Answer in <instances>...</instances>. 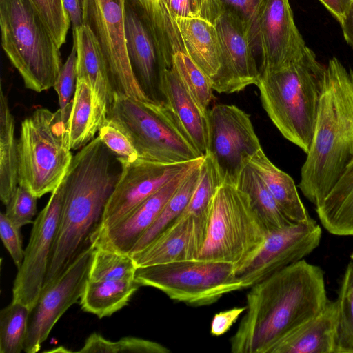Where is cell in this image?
Wrapping results in <instances>:
<instances>
[{
	"label": "cell",
	"instance_id": "obj_1",
	"mask_svg": "<svg viewBox=\"0 0 353 353\" xmlns=\"http://www.w3.org/2000/svg\"><path fill=\"white\" fill-rule=\"evenodd\" d=\"M324 272L301 259L254 284L246 310L230 339L232 353H270L285 336L326 305Z\"/></svg>",
	"mask_w": 353,
	"mask_h": 353
},
{
	"label": "cell",
	"instance_id": "obj_2",
	"mask_svg": "<svg viewBox=\"0 0 353 353\" xmlns=\"http://www.w3.org/2000/svg\"><path fill=\"white\" fill-rule=\"evenodd\" d=\"M117 177L108 148L97 136L73 157L63 179V198L43 289L54 282L92 246Z\"/></svg>",
	"mask_w": 353,
	"mask_h": 353
},
{
	"label": "cell",
	"instance_id": "obj_3",
	"mask_svg": "<svg viewBox=\"0 0 353 353\" xmlns=\"http://www.w3.org/2000/svg\"><path fill=\"white\" fill-rule=\"evenodd\" d=\"M353 160V70L336 57L325 66L312 140L299 188L314 206Z\"/></svg>",
	"mask_w": 353,
	"mask_h": 353
},
{
	"label": "cell",
	"instance_id": "obj_4",
	"mask_svg": "<svg viewBox=\"0 0 353 353\" xmlns=\"http://www.w3.org/2000/svg\"><path fill=\"white\" fill-rule=\"evenodd\" d=\"M325 70L308 48L294 63L261 73L256 85L270 120L286 139L306 154L314 132Z\"/></svg>",
	"mask_w": 353,
	"mask_h": 353
},
{
	"label": "cell",
	"instance_id": "obj_5",
	"mask_svg": "<svg viewBox=\"0 0 353 353\" xmlns=\"http://www.w3.org/2000/svg\"><path fill=\"white\" fill-rule=\"evenodd\" d=\"M2 48L25 87L41 92L54 86L60 48L31 0H0Z\"/></svg>",
	"mask_w": 353,
	"mask_h": 353
},
{
	"label": "cell",
	"instance_id": "obj_6",
	"mask_svg": "<svg viewBox=\"0 0 353 353\" xmlns=\"http://www.w3.org/2000/svg\"><path fill=\"white\" fill-rule=\"evenodd\" d=\"M268 233L247 194L234 185L221 183L211 202L197 259L230 263L236 272L256 254Z\"/></svg>",
	"mask_w": 353,
	"mask_h": 353
},
{
	"label": "cell",
	"instance_id": "obj_7",
	"mask_svg": "<svg viewBox=\"0 0 353 353\" xmlns=\"http://www.w3.org/2000/svg\"><path fill=\"white\" fill-rule=\"evenodd\" d=\"M18 157L19 185L38 199L61 183L73 157L68 121L59 109L39 108L22 121Z\"/></svg>",
	"mask_w": 353,
	"mask_h": 353
},
{
	"label": "cell",
	"instance_id": "obj_8",
	"mask_svg": "<svg viewBox=\"0 0 353 353\" xmlns=\"http://www.w3.org/2000/svg\"><path fill=\"white\" fill-rule=\"evenodd\" d=\"M108 117L130 137L141 159L171 164L203 156L185 137L164 103L139 101L114 92Z\"/></svg>",
	"mask_w": 353,
	"mask_h": 353
},
{
	"label": "cell",
	"instance_id": "obj_9",
	"mask_svg": "<svg viewBox=\"0 0 353 353\" xmlns=\"http://www.w3.org/2000/svg\"><path fill=\"white\" fill-rule=\"evenodd\" d=\"M134 280L173 301L196 307L213 304L225 294L243 290L234 265L197 259L137 268Z\"/></svg>",
	"mask_w": 353,
	"mask_h": 353
},
{
	"label": "cell",
	"instance_id": "obj_10",
	"mask_svg": "<svg viewBox=\"0 0 353 353\" xmlns=\"http://www.w3.org/2000/svg\"><path fill=\"white\" fill-rule=\"evenodd\" d=\"M208 146L221 183L236 185L244 166L262 149L250 117L234 105L208 110Z\"/></svg>",
	"mask_w": 353,
	"mask_h": 353
},
{
	"label": "cell",
	"instance_id": "obj_11",
	"mask_svg": "<svg viewBox=\"0 0 353 353\" xmlns=\"http://www.w3.org/2000/svg\"><path fill=\"white\" fill-rule=\"evenodd\" d=\"M126 0H83V24L95 35L115 92L152 101L140 86L128 57L125 29Z\"/></svg>",
	"mask_w": 353,
	"mask_h": 353
},
{
	"label": "cell",
	"instance_id": "obj_12",
	"mask_svg": "<svg viewBox=\"0 0 353 353\" xmlns=\"http://www.w3.org/2000/svg\"><path fill=\"white\" fill-rule=\"evenodd\" d=\"M63 198L62 181L33 222L23 260L14 281L12 301L23 304L30 311L37 303L43 290L59 227Z\"/></svg>",
	"mask_w": 353,
	"mask_h": 353
},
{
	"label": "cell",
	"instance_id": "obj_13",
	"mask_svg": "<svg viewBox=\"0 0 353 353\" xmlns=\"http://www.w3.org/2000/svg\"><path fill=\"white\" fill-rule=\"evenodd\" d=\"M117 160L121 172L105 204L100 225L94 234L120 222L194 161L165 164L148 161L139 157L134 160L117 157Z\"/></svg>",
	"mask_w": 353,
	"mask_h": 353
},
{
	"label": "cell",
	"instance_id": "obj_14",
	"mask_svg": "<svg viewBox=\"0 0 353 353\" xmlns=\"http://www.w3.org/2000/svg\"><path fill=\"white\" fill-rule=\"evenodd\" d=\"M321 228L312 218L268 231L256 254L235 272L243 289L251 288L282 268L299 261L320 244Z\"/></svg>",
	"mask_w": 353,
	"mask_h": 353
},
{
	"label": "cell",
	"instance_id": "obj_15",
	"mask_svg": "<svg viewBox=\"0 0 353 353\" xmlns=\"http://www.w3.org/2000/svg\"><path fill=\"white\" fill-rule=\"evenodd\" d=\"M95 248L85 251L52 283L42 290L30 312L24 352L36 353L61 316L81 299Z\"/></svg>",
	"mask_w": 353,
	"mask_h": 353
},
{
	"label": "cell",
	"instance_id": "obj_16",
	"mask_svg": "<svg viewBox=\"0 0 353 353\" xmlns=\"http://www.w3.org/2000/svg\"><path fill=\"white\" fill-rule=\"evenodd\" d=\"M260 74L277 70L300 59L308 47L294 20L288 0H263L257 19Z\"/></svg>",
	"mask_w": 353,
	"mask_h": 353
},
{
	"label": "cell",
	"instance_id": "obj_17",
	"mask_svg": "<svg viewBox=\"0 0 353 353\" xmlns=\"http://www.w3.org/2000/svg\"><path fill=\"white\" fill-rule=\"evenodd\" d=\"M221 48V67L212 78L213 89L230 94L257 85L260 71L244 25L233 13L224 10L215 22Z\"/></svg>",
	"mask_w": 353,
	"mask_h": 353
},
{
	"label": "cell",
	"instance_id": "obj_18",
	"mask_svg": "<svg viewBox=\"0 0 353 353\" xmlns=\"http://www.w3.org/2000/svg\"><path fill=\"white\" fill-rule=\"evenodd\" d=\"M125 29L128 57L146 96L164 103L163 79L168 69L151 23L137 0H126Z\"/></svg>",
	"mask_w": 353,
	"mask_h": 353
},
{
	"label": "cell",
	"instance_id": "obj_19",
	"mask_svg": "<svg viewBox=\"0 0 353 353\" xmlns=\"http://www.w3.org/2000/svg\"><path fill=\"white\" fill-rule=\"evenodd\" d=\"M204 157L194 160L120 222L93 234L91 239L92 246L130 255L137 241L153 224L171 196L192 169L203 161Z\"/></svg>",
	"mask_w": 353,
	"mask_h": 353
},
{
	"label": "cell",
	"instance_id": "obj_20",
	"mask_svg": "<svg viewBox=\"0 0 353 353\" xmlns=\"http://www.w3.org/2000/svg\"><path fill=\"white\" fill-rule=\"evenodd\" d=\"M208 221L181 214L143 249L130 256L137 268L196 259L206 238Z\"/></svg>",
	"mask_w": 353,
	"mask_h": 353
},
{
	"label": "cell",
	"instance_id": "obj_21",
	"mask_svg": "<svg viewBox=\"0 0 353 353\" xmlns=\"http://www.w3.org/2000/svg\"><path fill=\"white\" fill-rule=\"evenodd\" d=\"M162 90L164 104L185 137L204 156L208 146V112L199 106L172 67L165 72Z\"/></svg>",
	"mask_w": 353,
	"mask_h": 353
},
{
	"label": "cell",
	"instance_id": "obj_22",
	"mask_svg": "<svg viewBox=\"0 0 353 353\" xmlns=\"http://www.w3.org/2000/svg\"><path fill=\"white\" fill-rule=\"evenodd\" d=\"M73 44L77 50V79L90 84L99 110L108 117L115 92L99 42L85 24L73 30Z\"/></svg>",
	"mask_w": 353,
	"mask_h": 353
},
{
	"label": "cell",
	"instance_id": "obj_23",
	"mask_svg": "<svg viewBox=\"0 0 353 353\" xmlns=\"http://www.w3.org/2000/svg\"><path fill=\"white\" fill-rule=\"evenodd\" d=\"M336 301L328 300L316 315L281 339L270 353H334Z\"/></svg>",
	"mask_w": 353,
	"mask_h": 353
},
{
	"label": "cell",
	"instance_id": "obj_24",
	"mask_svg": "<svg viewBox=\"0 0 353 353\" xmlns=\"http://www.w3.org/2000/svg\"><path fill=\"white\" fill-rule=\"evenodd\" d=\"M174 25L181 52L189 56L211 79L215 77L221 67V48L214 24L203 19L178 17Z\"/></svg>",
	"mask_w": 353,
	"mask_h": 353
},
{
	"label": "cell",
	"instance_id": "obj_25",
	"mask_svg": "<svg viewBox=\"0 0 353 353\" xmlns=\"http://www.w3.org/2000/svg\"><path fill=\"white\" fill-rule=\"evenodd\" d=\"M315 207L323 227L336 236L353 235V160Z\"/></svg>",
	"mask_w": 353,
	"mask_h": 353
},
{
	"label": "cell",
	"instance_id": "obj_26",
	"mask_svg": "<svg viewBox=\"0 0 353 353\" xmlns=\"http://www.w3.org/2000/svg\"><path fill=\"white\" fill-rule=\"evenodd\" d=\"M256 171L283 214L292 222H307L312 218L302 203L292 178L267 157L263 149L248 162Z\"/></svg>",
	"mask_w": 353,
	"mask_h": 353
},
{
	"label": "cell",
	"instance_id": "obj_27",
	"mask_svg": "<svg viewBox=\"0 0 353 353\" xmlns=\"http://www.w3.org/2000/svg\"><path fill=\"white\" fill-rule=\"evenodd\" d=\"M106 119L90 84L84 79H77L68 120L71 150L81 149L94 139Z\"/></svg>",
	"mask_w": 353,
	"mask_h": 353
},
{
	"label": "cell",
	"instance_id": "obj_28",
	"mask_svg": "<svg viewBox=\"0 0 353 353\" xmlns=\"http://www.w3.org/2000/svg\"><path fill=\"white\" fill-rule=\"evenodd\" d=\"M8 98L0 88V198L6 205L19 185L18 141Z\"/></svg>",
	"mask_w": 353,
	"mask_h": 353
},
{
	"label": "cell",
	"instance_id": "obj_29",
	"mask_svg": "<svg viewBox=\"0 0 353 353\" xmlns=\"http://www.w3.org/2000/svg\"><path fill=\"white\" fill-rule=\"evenodd\" d=\"M139 287L135 280H88L80 299L81 309L99 319L110 316L128 305Z\"/></svg>",
	"mask_w": 353,
	"mask_h": 353
},
{
	"label": "cell",
	"instance_id": "obj_30",
	"mask_svg": "<svg viewBox=\"0 0 353 353\" xmlns=\"http://www.w3.org/2000/svg\"><path fill=\"white\" fill-rule=\"evenodd\" d=\"M236 186L247 194L268 231L294 223L281 212L264 182L249 163L241 172Z\"/></svg>",
	"mask_w": 353,
	"mask_h": 353
},
{
	"label": "cell",
	"instance_id": "obj_31",
	"mask_svg": "<svg viewBox=\"0 0 353 353\" xmlns=\"http://www.w3.org/2000/svg\"><path fill=\"white\" fill-rule=\"evenodd\" d=\"M203 161L192 169L167 202L153 224L137 241L130 255L143 249L183 212L198 184Z\"/></svg>",
	"mask_w": 353,
	"mask_h": 353
},
{
	"label": "cell",
	"instance_id": "obj_32",
	"mask_svg": "<svg viewBox=\"0 0 353 353\" xmlns=\"http://www.w3.org/2000/svg\"><path fill=\"white\" fill-rule=\"evenodd\" d=\"M336 301L334 353H353V260L346 267Z\"/></svg>",
	"mask_w": 353,
	"mask_h": 353
},
{
	"label": "cell",
	"instance_id": "obj_33",
	"mask_svg": "<svg viewBox=\"0 0 353 353\" xmlns=\"http://www.w3.org/2000/svg\"><path fill=\"white\" fill-rule=\"evenodd\" d=\"M30 310L12 301L0 312V352L20 353L24 350Z\"/></svg>",
	"mask_w": 353,
	"mask_h": 353
},
{
	"label": "cell",
	"instance_id": "obj_34",
	"mask_svg": "<svg viewBox=\"0 0 353 353\" xmlns=\"http://www.w3.org/2000/svg\"><path fill=\"white\" fill-rule=\"evenodd\" d=\"M172 68L199 106L207 112L214 91L211 77L189 56L181 52L173 56Z\"/></svg>",
	"mask_w": 353,
	"mask_h": 353
},
{
	"label": "cell",
	"instance_id": "obj_35",
	"mask_svg": "<svg viewBox=\"0 0 353 353\" xmlns=\"http://www.w3.org/2000/svg\"><path fill=\"white\" fill-rule=\"evenodd\" d=\"M136 270L137 267L130 255L95 248L88 280H134Z\"/></svg>",
	"mask_w": 353,
	"mask_h": 353
},
{
	"label": "cell",
	"instance_id": "obj_36",
	"mask_svg": "<svg viewBox=\"0 0 353 353\" xmlns=\"http://www.w3.org/2000/svg\"><path fill=\"white\" fill-rule=\"evenodd\" d=\"M77 352L168 353L170 350L159 343L141 338L128 336L112 341L94 332L86 339L84 345Z\"/></svg>",
	"mask_w": 353,
	"mask_h": 353
},
{
	"label": "cell",
	"instance_id": "obj_37",
	"mask_svg": "<svg viewBox=\"0 0 353 353\" xmlns=\"http://www.w3.org/2000/svg\"><path fill=\"white\" fill-rule=\"evenodd\" d=\"M221 184L212 159L205 155L198 184L181 214L208 219L212 198Z\"/></svg>",
	"mask_w": 353,
	"mask_h": 353
},
{
	"label": "cell",
	"instance_id": "obj_38",
	"mask_svg": "<svg viewBox=\"0 0 353 353\" xmlns=\"http://www.w3.org/2000/svg\"><path fill=\"white\" fill-rule=\"evenodd\" d=\"M58 47L65 43L71 23L62 0H31Z\"/></svg>",
	"mask_w": 353,
	"mask_h": 353
},
{
	"label": "cell",
	"instance_id": "obj_39",
	"mask_svg": "<svg viewBox=\"0 0 353 353\" xmlns=\"http://www.w3.org/2000/svg\"><path fill=\"white\" fill-rule=\"evenodd\" d=\"M77 83V50L73 44L72 50L63 65H62L54 89L57 93L61 110L64 121H68L71 110V96L75 91Z\"/></svg>",
	"mask_w": 353,
	"mask_h": 353
},
{
	"label": "cell",
	"instance_id": "obj_40",
	"mask_svg": "<svg viewBox=\"0 0 353 353\" xmlns=\"http://www.w3.org/2000/svg\"><path fill=\"white\" fill-rule=\"evenodd\" d=\"M98 137L117 157L130 160L139 157L131 139L114 120L107 117L99 129Z\"/></svg>",
	"mask_w": 353,
	"mask_h": 353
},
{
	"label": "cell",
	"instance_id": "obj_41",
	"mask_svg": "<svg viewBox=\"0 0 353 353\" xmlns=\"http://www.w3.org/2000/svg\"><path fill=\"white\" fill-rule=\"evenodd\" d=\"M37 199L24 187L18 185L6 205V216L19 228L32 223V219L37 214Z\"/></svg>",
	"mask_w": 353,
	"mask_h": 353
},
{
	"label": "cell",
	"instance_id": "obj_42",
	"mask_svg": "<svg viewBox=\"0 0 353 353\" xmlns=\"http://www.w3.org/2000/svg\"><path fill=\"white\" fill-rule=\"evenodd\" d=\"M224 10L237 16L243 22L253 48L257 46V19L263 0H220Z\"/></svg>",
	"mask_w": 353,
	"mask_h": 353
},
{
	"label": "cell",
	"instance_id": "obj_43",
	"mask_svg": "<svg viewBox=\"0 0 353 353\" xmlns=\"http://www.w3.org/2000/svg\"><path fill=\"white\" fill-rule=\"evenodd\" d=\"M20 229L8 219L5 213H1V239L17 268L21 266L25 254V250H23L22 246Z\"/></svg>",
	"mask_w": 353,
	"mask_h": 353
},
{
	"label": "cell",
	"instance_id": "obj_44",
	"mask_svg": "<svg viewBox=\"0 0 353 353\" xmlns=\"http://www.w3.org/2000/svg\"><path fill=\"white\" fill-rule=\"evenodd\" d=\"M245 310L246 306L236 307L215 314L210 325L211 334L219 336L226 333Z\"/></svg>",
	"mask_w": 353,
	"mask_h": 353
},
{
	"label": "cell",
	"instance_id": "obj_45",
	"mask_svg": "<svg viewBox=\"0 0 353 353\" xmlns=\"http://www.w3.org/2000/svg\"><path fill=\"white\" fill-rule=\"evenodd\" d=\"M70 17L72 30L83 25V0H62Z\"/></svg>",
	"mask_w": 353,
	"mask_h": 353
},
{
	"label": "cell",
	"instance_id": "obj_46",
	"mask_svg": "<svg viewBox=\"0 0 353 353\" xmlns=\"http://www.w3.org/2000/svg\"><path fill=\"white\" fill-rule=\"evenodd\" d=\"M327 10L340 23L349 9L353 5V0H319Z\"/></svg>",
	"mask_w": 353,
	"mask_h": 353
},
{
	"label": "cell",
	"instance_id": "obj_47",
	"mask_svg": "<svg viewBox=\"0 0 353 353\" xmlns=\"http://www.w3.org/2000/svg\"><path fill=\"white\" fill-rule=\"evenodd\" d=\"M165 0H137L147 15L150 23L159 14Z\"/></svg>",
	"mask_w": 353,
	"mask_h": 353
},
{
	"label": "cell",
	"instance_id": "obj_48",
	"mask_svg": "<svg viewBox=\"0 0 353 353\" xmlns=\"http://www.w3.org/2000/svg\"><path fill=\"white\" fill-rule=\"evenodd\" d=\"M340 24L345 40L353 48V5Z\"/></svg>",
	"mask_w": 353,
	"mask_h": 353
}]
</instances>
